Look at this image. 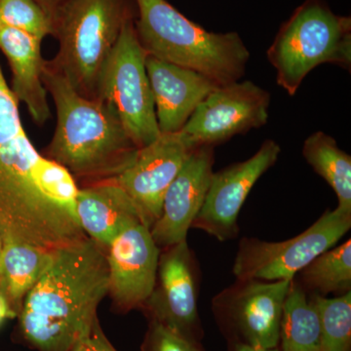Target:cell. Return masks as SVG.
Listing matches in <instances>:
<instances>
[{"instance_id": "603a6c76", "label": "cell", "mask_w": 351, "mask_h": 351, "mask_svg": "<svg viewBox=\"0 0 351 351\" xmlns=\"http://www.w3.org/2000/svg\"><path fill=\"white\" fill-rule=\"evenodd\" d=\"M314 304L319 314L321 341L319 351H350L351 292L341 297L325 298L314 295Z\"/></svg>"}, {"instance_id": "4fadbf2b", "label": "cell", "mask_w": 351, "mask_h": 351, "mask_svg": "<svg viewBox=\"0 0 351 351\" xmlns=\"http://www.w3.org/2000/svg\"><path fill=\"white\" fill-rule=\"evenodd\" d=\"M144 306L152 320L198 343L197 286L186 240L160 253L156 286Z\"/></svg>"}, {"instance_id": "5bb4252c", "label": "cell", "mask_w": 351, "mask_h": 351, "mask_svg": "<svg viewBox=\"0 0 351 351\" xmlns=\"http://www.w3.org/2000/svg\"><path fill=\"white\" fill-rule=\"evenodd\" d=\"M110 277L108 295L122 311L145 306L156 286L160 249L151 230L135 223L106 248Z\"/></svg>"}, {"instance_id": "ffe728a7", "label": "cell", "mask_w": 351, "mask_h": 351, "mask_svg": "<svg viewBox=\"0 0 351 351\" xmlns=\"http://www.w3.org/2000/svg\"><path fill=\"white\" fill-rule=\"evenodd\" d=\"M319 314L313 299H307L301 284L293 279L284 302L280 321V351H319Z\"/></svg>"}, {"instance_id": "277c9868", "label": "cell", "mask_w": 351, "mask_h": 351, "mask_svg": "<svg viewBox=\"0 0 351 351\" xmlns=\"http://www.w3.org/2000/svg\"><path fill=\"white\" fill-rule=\"evenodd\" d=\"M135 25L145 54L193 69L219 86L239 82L250 52L237 32L215 34L184 17L166 0H134Z\"/></svg>"}, {"instance_id": "cb8c5ba5", "label": "cell", "mask_w": 351, "mask_h": 351, "mask_svg": "<svg viewBox=\"0 0 351 351\" xmlns=\"http://www.w3.org/2000/svg\"><path fill=\"white\" fill-rule=\"evenodd\" d=\"M0 23L41 40L54 34V22L34 0H0Z\"/></svg>"}, {"instance_id": "f1b7e54d", "label": "cell", "mask_w": 351, "mask_h": 351, "mask_svg": "<svg viewBox=\"0 0 351 351\" xmlns=\"http://www.w3.org/2000/svg\"><path fill=\"white\" fill-rule=\"evenodd\" d=\"M230 351H280L278 348H265L261 346H251L240 341H232V350Z\"/></svg>"}, {"instance_id": "ac0fdd59", "label": "cell", "mask_w": 351, "mask_h": 351, "mask_svg": "<svg viewBox=\"0 0 351 351\" xmlns=\"http://www.w3.org/2000/svg\"><path fill=\"white\" fill-rule=\"evenodd\" d=\"M75 212L85 234L105 248L127 228L143 223L135 203L113 180L78 189Z\"/></svg>"}, {"instance_id": "9a60e30c", "label": "cell", "mask_w": 351, "mask_h": 351, "mask_svg": "<svg viewBox=\"0 0 351 351\" xmlns=\"http://www.w3.org/2000/svg\"><path fill=\"white\" fill-rule=\"evenodd\" d=\"M214 147L191 152L164 195L159 218L151 228L159 249L186 240L189 228L203 206L213 176Z\"/></svg>"}, {"instance_id": "8fae6325", "label": "cell", "mask_w": 351, "mask_h": 351, "mask_svg": "<svg viewBox=\"0 0 351 351\" xmlns=\"http://www.w3.org/2000/svg\"><path fill=\"white\" fill-rule=\"evenodd\" d=\"M281 147L267 140L250 158L213 173L206 197L191 228H198L219 241L234 239L237 219L247 196L258 180L276 163Z\"/></svg>"}, {"instance_id": "f546056e", "label": "cell", "mask_w": 351, "mask_h": 351, "mask_svg": "<svg viewBox=\"0 0 351 351\" xmlns=\"http://www.w3.org/2000/svg\"><path fill=\"white\" fill-rule=\"evenodd\" d=\"M2 246H3V241H2L1 237H0V255H1Z\"/></svg>"}, {"instance_id": "7402d4cb", "label": "cell", "mask_w": 351, "mask_h": 351, "mask_svg": "<svg viewBox=\"0 0 351 351\" xmlns=\"http://www.w3.org/2000/svg\"><path fill=\"white\" fill-rule=\"evenodd\" d=\"M302 272L304 283L318 295L346 294L351 286V240L320 254Z\"/></svg>"}, {"instance_id": "83f0119b", "label": "cell", "mask_w": 351, "mask_h": 351, "mask_svg": "<svg viewBox=\"0 0 351 351\" xmlns=\"http://www.w3.org/2000/svg\"><path fill=\"white\" fill-rule=\"evenodd\" d=\"M14 318H17V314L14 313L7 304L5 299L0 295V325L7 319H14Z\"/></svg>"}, {"instance_id": "7a4b0ae2", "label": "cell", "mask_w": 351, "mask_h": 351, "mask_svg": "<svg viewBox=\"0 0 351 351\" xmlns=\"http://www.w3.org/2000/svg\"><path fill=\"white\" fill-rule=\"evenodd\" d=\"M108 288L105 247L87 237L57 249L25 297L16 339L38 351H68L98 318Z\"/></svg>"}, {"instance_id": "44dd1931", "label": "cell", "mask_w": 351, "mask_h": 351, "mask_svg": "<svg viewBox=\"0 0 351 351\" xmlns=\"http://www.w3.org/2000/svg\"><path fill=\"white\" fill-rule=\"evenodd\" d=\"M302 156L334 189L338 209L351 213V156L343 152L336 140L324 132L309 136L302 147Z\"/></svg>"}, {"instance_id": "484cf974", "label": "cell", "mask_w": 351, "mask_h": 351, "mask_svg": "<svg viewBox=\"0 0 351 351\" xmlns=\"http://www.w3.org/2000/svg\"><path fill=\"white\" fill-rule=\"evenodd\" d=\"M68 351H117L112 345L103 329L98 318L93 325L75 341Z\"/></svg>"}, {"instance_id": "d6986e66", "label": "cell", "mask_w": 351, "mask_h": 351, "mask_svg": "<svg viewBox=\"0 0 351 351\" xmlns=\"http://www.w3.org/2000/svg\"><path fill=\"white\" fill-rule=\"evenodd\" d=\"M54 252L20 241H3L0 255V295L19 315L29 291L49 269Z\"/></svg>"}, {"instance_id": "5b68a950", "label": "cell", "mask_w": 351, "mask_h": 351, "mask_svg": "<svg viewBox=\"0 0 351 351\" xmlns=\"http://www.w3.org/2000/svg\"><path fill=\"white\" fill-rule=\"evenodd\" d=\"M132 19L130 0H66L53 16L60 48L48 64L78 93L97 100L101 69Z\"/></svg>"}, {"instance_id": "ba28073f", "label": "cell", "mask_w": 351, "mask_h": 351, "mask_svg": "<svg viewBox=\"0 0 351 351\" xmlns=\"http://www.w3.org/2000/svg\"><path fill=\"white\" fill-rule=\"evenodd\" d=\"M351 226V213L327 210L313 226L281 242L243 239L233 265L239 280H292L320 254L331 249Z\"/></svg>"}, {"instance_id": "9c48e42d", "label": "cell", "mask_w": 351, "mask_h": 351, "mask_svg": "<svg viewBox=\"0 0 351 351\" xmlns=\"http://www.w3.org/2000/svg\"><path fill=\"white\" fill-rule=\"evenodd\" d=\"M270 94L249 82L219 86L201 101L182 133L195 147L221 144L265 125Z\"/></svg>"}, {"instance_id": "30bf717a", "label": "cell", "mask_w": 351, "mask_h": 351, "mask_svg": "<svg viewBox=\"0 0 351 351\" xmlns=\"http://www.w3.org/2000/svg\"><path fill=\"white\" fill-rule=\"evenodd\" d=\"M292 280H239L214 300L215 311L232 341L277 348L284 302Z\"/></svg>"}, {"instance_id": "8992f818", "label": "cell", "mask_w": 351, "mask_h": 351, "mask_svg": "<svg viewBox=\"0 0 351 351\" xmlns=\"http://www.w3.org/2000/svg\"><path fill=\"white\" fill-rule=\"evenodd\" d=\"M267 54L276 69L277 84L294 96L320 64L350 71V17L336 15L321 0H306L281 25Z\"/></svg>"}, {"instance_id": "2e32d148", "label": "cell", "mask_w": 351, "mask_h": 351, "mask_svg": "<svg viewBox=\"0 0 351 351\" xmlns=\"http://www.w3.org/2000/svg\"><path fill=\"white\" fill-rule=\"evenodd\" d=\"M145 69L161 134L181 132L201 101L219 86L197 71L149 55Z\"/></svg>"}, {"instance_id": "52a82bcc", "label": "cell", "mask_w": 351, "mask_h": 351, "mask_svg": "<svg viewBox=\"0 0 351 351\" xmlns=\"http://www.w3.org/2000/svg\"><path fill=\"white\" fill-rule=\"evenodd\" d=\"M145 58L134 21H127L101 69L97 85V100L107 101L114 108L138 149L152 144L161 135Z\"/></svg>"}, {"instance_id": "d4e9b609", "label": "cell", "mask_w": 351, "mask_h": 351, "mask_svg": "<svg viewBox=\"0 0 351 351\" xmlns=\"http://www.w3.org/2000/svg\"><path fill=\"white\" fill-rule=\"evenodd\" d=\"M143 351H200L197 341H191L152 320Z\"/></svg>"}, {"instance_id": "e0dca14e", "label": "cell", "mask_w": 351, "mask_h": 351, "mask_svg": "<svg viewBox=\"0 0 351 351\" xmlns=\"http://www.w3.org/2000/svg\"><path fill=\"white\" fill-rule=\"evenodd\" d=\"M43 40L0 23V50L12 71L11 91L18 103L27 106L32 119L43 125L51 119L47 90L43 73L46 61L41 53Z\"/></svg>"}, {"instance_id": "3957f363", "label": "cell", "mask_w": 351, "mask_h": 351, "mask_svg": "<svg viewBox=\"0 0 351 351\" xmlns=\"http://www.w3.org/2000/svg\"><path fill=\"white\" fill-rule=\"evenodd\" d=\"M43 80L57 112L56 129L46 157L68 171L75 181L93 184L123 172L140 149L114 108L107 101L83 97L48 61Z\"/></svg>"}, {"instance_id": "6da1fadb", "label": "cell", "mask_w": 351, "mask_h": 351, "mask_svg": "<svg viewBox=\"0 0 351 351\" xmlns=\"http://www.w3.org/2000/svg\"><path fill=\"white\" fill-rule=\"evenodd\" d=\"M0 66V237L55 251L87 239L75 212L77 182L41 156L23 128Z\"/></svg>"}, {"instance_id": "4316f807", "label": "cell", "mask_w": 351, "mask_h": 351, "mask_svg": "<svg viewBox=\"0 0 351 351\" xmlns=\"http://www.w3.org/2000/svg\"><path fill=\"white\" fill-rule=\"evenodd\" d=\"M46 13L49 14L53 18L59 7L64 3L66 0H34Z\"/></svg>"}, {"instance_id": "7c38bea8", "label": "cell", "mask_w": 351, "mask_h": 351, "mask_svg": "<svg viewBox=\"0 0 351 351\" xmlns=\"http://www.w3.org/2000/svg\"><path fill=\"white\" fill-rule=\"evenodd\" d=\"M195 149L182 132L161 134L112 179L130 196L149 230L160 216L166 191Z\"/></svg>"}]
</instances>
